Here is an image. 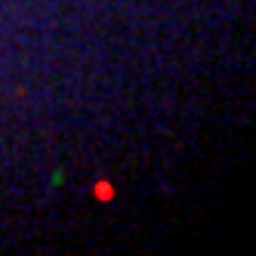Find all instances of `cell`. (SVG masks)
Masks as SVG:
<instances>
[]
</instances>
